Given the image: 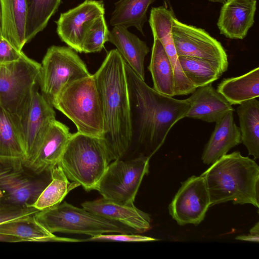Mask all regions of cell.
<instances>
[{"instance_id":"cell-4","label":"cell","mask_w":259,"mask_h":259,"mask_svg":"<svg viewBox=\"0 0 259 259\" xmlns=\"http://www.w3.org/2000/svg\"><path fill=\"white\" fill-rule=\"evenodd\" d=\"M112 161L103 138L72 134L58 165L85 191L95 190Z\"/></svg>"},{"instance_id":"cell-31","label":"cell","mask_w":259,"mask_h":259,"mask_svg":"<svg viewBox=\"0 0 259 259\" xmlns=\"http://www.w3.org/2000/svg\"><path fill=\"white\" fill-rule=\"evenodd\" d=\"M179 59L184 73L196 88L212 83L223 74L206 60L185 56Z\"/></svg>"},{"instance_id":"cell-39","label":"cell","mask_w":259,"mask_h":259,"mask_svg":"<svg viewBox=\"0 0 259 259\" xmlns=\"http://www.w3.org/2000/svg\"><path fill=\"white\" fill-rule=\"evenodd\" d=\"M2 36V11H1V2H0V37Z\"/></svg>"},{"instance_id":"cell-23","label":"cell","mask_w":259,"mask_h":259,"mask_svg":"<svg viewBox=\"0 0 259 259\" xmlns=\"http://www.w3.org/2000/svg\"><path fill=\"white\" fill-rule=\"evenodd\" d=\"M34 215L0 224V234L13 236L20 239L21 241H82L80 239L56 236L39 224Z\"/></svg>"},{"instance_id":"cell-9","label":"cell","mask_w":259,"mask_h":259,"mask_svg":"<svg viewBox=\"0 0 259 259\" xmlns=\"http://www.w3.org/2000/svg\"><path fill=\"white\" fill-rule=\"evenodd\" d=\"M150 159L140 155L111 161L95 190L104 198L134 203L144 177L149 173Z\"/></svg>"},{"instance_id":"cell-32","label":"cell","mask_w":259,"mask_h":259,"mask_svg":"<svg viewBox=\"0 0 259 259\" xmlns=\"http://www.w3.org/2000/svg\"><path fill=\"white\" fill-rule=\"evenodd\" d=\"M109 32L104 15L96 19L85 32L82 44V52H100L105 43L108 41Z\"/></svg>"},{"instance_id":"cell-5","label":"cell","mask_w":259,"mask_h":259,"mask_svg":"<svg viewBox=\"0 0 259 259\" xmlns=\"http://www.w3.org/2000/svg\"><path fill=\"white\" fill-rule=\"evenodd\" d=\"M52 105L72 121L77 132L103 138V111L93 74L68 84Z\"/></svg>"},{"instance_id":"cell-20","label":"cell","mask_w":259,"mask_h":259,"mask_svg":"<svg viewBox=\"0 0 259 259\" xmlns=\"http://www.w3.org/2000/svg\"><path fill=\"white\" fill-rule=\"evenodd\" d=\"M215 123L214 129L202 154V160L206 164L213 163L242 143L240 128L234 121L233 111L228 112Z\"/></svg>"},{"instance_id":"cell-36","label":"cell","mask_w":259,"mask_h":259,"mask_svg":"<svg viewBox=\"0 0 259 259\" xmlns=\"http://www.w3.org/2000/svg\"><path fill=\"white\" fill-rule=\"evenodd\" d=\"M236 240L241 241H246L253 242H259V234H255L249 233L247 235H241L237 236L235 237Z\"/></svg>"},{"instance_id":"cell-1","label":"cell","mask_w":259,"mask_h":259,"mask_svg":"<svg viewBox=\"0 0 259 259\" xmlns=\"http://www.w3.org/2000/svg\"><path fill=\"white\" fill-rule=\"evenodd\" d=\"M132 110V148L151 158L163 144L172 127L185 117L190 104L150 87L125 63ZM132 149V148H131Z\"/></svg>"},{"instance_id":"cell-28","label":"cell","mask_w":259,"mask_h":259,"mask_svg":"<svg viewBox=\"0 0 259 259\" xmlns=\"http://www.w3.org/2000/svg\"><path fill=\"white\" fill-rule=\"evenodd\" d=\"M155 0H119L110 20L112 26H121L128 28L133 26L144 34L143 26L147 21L149 6Z\"/></svg>"},{"instance_id":"cell-35","label":"cell","mask_w":259,"mask_h":259,"mask_svg":"<svg viewBox=\"0 0 259 259\" xmlns=\"http://www.w3.org/2000/svg\"><path fill=\"white\" fill-rule=\"evenodd\" d=\"M22 51H19L2 36L0 37V64L16 61L20 59Z\"/></svg>"},{"instance_id":"cell-25","label":"cell","mask_w":259,"mask_h":259,"mask_svg":"<svg viewBox=\"0 0 259 259\" xmlns=\"http://www.w3.org/2000/svg\"><path fill=\"white\" fill-rule=\"evenodd\" d=\"M238 116L241 142L248 155L259 158V101L252 99L239 104L236 109Z\"/></svg>"},{"instance_id":"cell-14","label":"cell","mask_w":259,"mask_h":259,"mask_svg":"<svg viewBox=\"0 0 259 259\" xmlns=\"http://www.w3.org/2000/svg\"><path fill=\"white\" fill-rule=\"evenodd\" d=\"M55 119L54 107L37 88L20 130L25 152L24 164L32 158L48 127Z\"/></svg>"},{"instance_id":"cell-3","label":"cell","mask_w":259,"mask_h":259,"mask_svg":"<svg viewBox=\"0 0 259 259\" xmlns=\"http://www.w3.org/2000/svg\"><path fill=\"white\" fill-rule=\"evenodd\" d=\"M201 176L209 193L210 206L232 201L259 207V166L240 152L225 154Z\"/></svg>"},{"instance_id":"cell-2","label":"cell","mask_w":259,"mask_h":259,"mask_svg":"<svg viewBox=\"0 0 259 259\" xmlns=\"http://www.w3.org/2000/svg\"><path fill=\"white\" fill-rule=\"evenodd\" d=\"M93 75L103 111V138L112 161L123 159L132 146V110L125 62L117 49L108 52Z\"/></svg>"},{"instance_id":"cell-41","label":"cell","mask_w":259,"mask_h":259,"mask_svg":"<svg viewBox=\"0 0 259 259\" xmlns=\"http://www.w3.org/2000/svg\"><path fill=\"white\" fill-rule=\"evenodd\" d=\"M0 206H1V205H0Z\"/></svg>"},{"instance_id":"cell-7","label":"cell","mask_w":259,"mask_h":259,"mask_svg":"<svg viewBox=\"0 0 259 259\" xmlns=\"http://www.w3.org/2000/svg\"><path fill=\"white\" fill-rule=\"evenodd\" d=\"M34 217L39 224L53 234L65 233L91 237L107 233H135L121 224L66 201L40 210Z\"/></svg>"},{"instance_id":"cell-11","label":"cell","mask_w":259,"mask_h":259,"mask_svg":"<svg viewBox=\"0 0 259 259\" xmlns=\"http://www.w3.org/2000/svg\"><path fill=\"white\" fill-rule=\"evenodd\" d=\"M172 33L178 56L206 60L222 74L227 70L228 56L224 47L204 29L182 23L174 17Z\"/></svg>"},{"instance_id":"cell-21","label":"cell","mask_w":259,"mask_h":259,"mask_svg":"<svg viewBox=\"0 0 259 259\" xmlns=\"http://www.w3.org/2000/svg\"><path fill=\"white\" fill-rule=\"evenodd\" d=\"M108 41L116 47L127 65L145 81L144 61L149 52L146 42L121 26H114L109 32Z\"/></svg>"},{"instance_id":"cell-26","label":"cell","mask_w":259,"mask_h":259,"mask_svg":"<svg viewBox=\"0 0 259 259\" xmlns=\"http://www.w3.org/2000/svg\"><path fill=\"white\" fill-rule=\"evenodd\" d=\"M153 38L148 66L152 77L153 89L160 94L175 96L174 75L171 63L160 41Z\"/></svg>"},{"instance_id":"cell-22","label":"cell","mask_w":259,"mask_h":259,"mask_svg":"<svg viewBox=\"0 0 259 259\" xmlns=\"http://www.w3.org/2000/svg\"><path fill=\"white\" fill-rule=\"evenodd\" d=\"M2 36L19 51L26 44L27 16L26 0H0Z\"/></svg>"},{"instance_id":"cell-8","label":"cell","mask_w":259,"mask_h":259,"mask_svg":"<svg viewBox=\"0 0 259 259\" xmlns=\"http://www.w3.org/2000/svg\"><path fill=\"white\" fill-rule=\"evenodd\" d=\"M40 64L39 86L51 104L68 84L91 75L76 52L69 47L51 46Z\"/></svg>"},{"instance_id":"cell-29","label":"cell","mask_w":259,"mask_h":259,"mask_svg":"<svg viewBox=\"0 0 259 259\" xmlns=\"http://www.w3.org/2000/svg\"><path fill=\"white\" fill-rule=\"evenodd\" d=\"M80 186L70 183L60 166L51 170V180L37 197L32 206L38 210L46 209L60 204L68 193Z\"/></svg>"},{"instance_id":"cell-33","label":"cell","mask_w":259,"mask_h":259,"mask_svg":"<svg viewBox=\"0 0 259 259\" xmlns=\"http://www.w3.org/2000/svg\"><path fill=\"white\" fill-rule=\"evenodd\" d=\"M39 211L33 206L1 205L0 206V224L20 218L34 215Z\"/></svg>"},{"instance_id":"cell-40","label":"cell","mask_w":259,"mask_h":259,"mask_svg":"<svg viewBox=\"0 0 259 259\" xmlns=\"http://www.w3.org/2000/svg\"><path fill=\"white\" fill-rule=\"evenodd\" d=\"M209 2H215V3H220L222 4H224L226 0H208Z\"/></svg>"},{"instance_id":"cell-10","label":"cell","mask_w":259,"mask_h":259,"mask_svg":"<svg viewBox=\"0 0 259 259\" xmlns=\"http://www.w3.org/2000/svg\"><path fill=\"white\" fill-rule=\"evenodd\" d=\"M51 180V171L37 174L22 162H0V205L32 206Z\"/></svg>"},{"instance_id":"cell-12","label":"cell","mask_w":259,"mask_h":259,"mask_svg":"<svg viewBox=\"0 0 259 259\" xmlns=\"http://www.w3.org/2000/svg\"><path fill=\"white\" fill-rule=\"evenodd\" d=\"M210 206L204 178L192 176L181 186L169 205V213L178 225H199Z\"/></svg>"},{"instance_id":"cell-16","label":"cell","mask_w":259,"mask_h":259,"mask_svg":"<svg viewBox=\"0 0 259 259\" xmlns=\"http://www.w3.org/2000/svg\"><path fill=\"white\" fill-rule=\"evenodd\" d=\"M83 208L134 231L143 233L151 228L150 215L138 209L134 203L119 202L102 197L81 204Z\"/></svg>"},{"instance_id":"cell-19","label":"cell","mask_w":259,"mask_h":259,"mask_svg":"<svg viewBox=\"0 0 259 259\" xmlns=\"http://www.w3.org/2000/svg\"><path fill=\"white\" fill-rule=\"evenodd\" d=\"M172 18L163 15L154 18L150 23L153 38L162 45L171 63L174 75L175 96L192 93L195 86L188 80L181 68L172 33Z\"/></svg>"},{"instance_id":"cell-30","label":"cell","mask_w":259,"mask_h":259,"mask_svg":"<svg viewBox=\"0 0 259 259\" xmlns=\"http://www.w3.org/2000/svg\"><path fill=\"white\" fill-rule=\"evenodd\" d=\"M27 8L26 44L30 42L48 24L57 12L61 0H26Z\"/></svg>"},{"instance_id":"cell-15","label":"cell","mask_w":259,"mask_h":259,"mask_svg":"<svg viewBox=\"0 0 259 259\" xmlns=\"http://www.w3.org/2000/svg\"><path fill=\"white\" fill-rule=\"evenodd\" d=\"M68 126L55 119L48 127L31 160L24 164L37 174L51 171L57 166L71 136Z\"/></svg>"},{"instance_id":"cell-27","label":"cell","mask_w":259,"mask_h":259,"mask_svg":"<svg viewBox=\"0 0 259 259\" xmlns=\"http://www.w3.org/2000/svg\"><path fill=\"white\" fill-rule=\"evenodd\" d=\"M25 152L20 132L9 115L0 106V162H22Z\"/></svg>"},{"instance_id":"cell-24","label":"cell","mask_w":259,"mask_h":259,"mask_svg":"<svg viewBox=\"0 0 259 259\" xmlns=\"http://www.w3.org/2000/svg\"><path fill=\"white\" fill-rule=\"evenodd\" d=\"M217 91L231 105H239L259 96V67L237 77L224 79Z\"/></svg>"},{"instance_id":"cell-6","label":"cell","mask_w":259,"mask_h":259,"mask_svg":"<svg viewBox=\"0 0 259 259\" xmlns=\"http://www.w3.org/2000/svg\"><path fill=\"white\" fill-rule=\"evenodd\" d=\"M40 68V63L24 53L16 61L0 64V106L19 132L39 85Z\"/></svg>"},{"instance_id":"cell-34","label":"cell","mask_w":259,"mask_h":259,"mask_svg":"<svg viewBox=\"0 0 259 259\" xmlns=\"http://www.w3.org/2000/svg\"><path fill=\"white\" fill-rule=\"evenodd\" d=\"M158 239L134 233H117L115 234H102L91 236L83 241H122V242H147Z\"/></svg>"},{"instance_id":"cell-18","label":"cell","mask_w":259,"mask_h":259,"mask_svg":"<svg viewBox=\"0 0 259 259\" xmlns=\"http://www.w3.org/2000/svg\"><path fill=\"white\" fill-rule=\"evenodd\" d=\"M190 107L185 117L215 122L228 112L234 111L232 105L212 85L196 88L187 99Z\"/></svg>"},{"instance_id":"cell-37","label":"cell","mask_w":259,"mask_h":259,"mask_svg":"<svg viewBox=\"0 0 259 259\" xmlns=\"http://www.w3.org/2000/svg\"><path fill=\"white\" fill-rule=\"evenodd\" d=\"M0 241L5 242H21V240L16 237L0 234Z\"/></svg>"},{"instance_id":"cell-38","label":"cell","mask_w":259,"mask_h":259,"mask_svg":"<svg viewBox=\"0 0 259 259\" xmlns=\"http://www.w3.org/2000/svg\"><path fill=\"white\" fill-rule=\"evenodd\" d=\"M163 2L164 4V6L165 8L170 10H172L170 0H163Z\"/></svg>"},{"instance_id":"cell-17","label":"cell","mask_w":259,"mask_h":259,"mask_svg":"<svg viewBox=\"0 0 259 259\" xmlns=\"http://www.w3.org/2000/svg\"><path fill=\"white\" fill-rule=\"evenodd\" d=\"M223 4L217 22L220 34L243 39L254 24L256 0H226Z\"/></svg>"},{"instance_id":"cell-13","label":"cell","mask_w":259,"mask_h":259,"mask_svg":"<svg viewBox=\"0 0 259 259\" xmlns=\"http://www.w3.org/2000/svg\"><path fill=\"white\" fill-rule=\"evenodd\" d=\"M103 1L85 0L77 7L61 13L57 24L61 40L76 52L82 53V44L87 30L99 17L104 15Z\"/></svg>"}]
</instances>
